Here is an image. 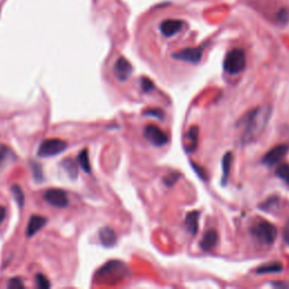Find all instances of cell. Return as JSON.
<instances>
[{
	"mask_svg": "<svg viewBox=\"0 0 289 289\" xmlns=\"http://www.w3.org/2000/svg\"><path fill=\"white\" fill-rule=\"evenodd\" d=\"M271 117V108L268 105L258 107L244 115L238 121V126L242 128L240 143L249 144L261 136Z\"/></svg>",
	"mask_w": 289,
	"mask_h": 289,
	"instance_id": "6da1fadb",
	"label": "cell"
},
{
	"mask_svg": "<svg viewBox=\"0 0 289 289\" xmlns=\"http://www.w3.org/2000/svg\"><path fill=\"white\" fill-rule=\"evenodd\" d=\"M247 67V55L243 49L229 51L224 60V69L229 75H238Z\"/></svg>",
	"mask_w": 289,
	"mask_h": 289,
	"instance_id": "7a4b0ae2",
	"label": "cell"
},
{
	"mask_svg": "<svg viewBox=\"0 0 289 289\" xmlns=\"http://www.w3.org/2000/svg\"><path fill=\"white\" fill-rule=\"evenodd\" d=\"M251 233L260 243L264 245H270L277 237V229L269 221H259L253 226Z\"/></svg>",
	"mask_w": 289,
	"mask_h": 289,
	"instance_id": "3957f363",
	"label": "cell"
},
{
	"mask_svg": "<svg viewBox=\"0 0 289 289\" xmlns=\"http://www.w3.org/2000/svg\"><path fill=\"white\" fill-rule=\"evenodd\" d=\"M67 148V142L60 139H47L38 148V155L41 157H51L60 154Z\"/></svg>",
	"mask_w": 289,
	"mask_h": 289,
	"instance_id": "277c9868",
	"label": "cell"
},
{
	"mask_svg": "<svg viewBox=\"0 0 289 289\" xmlns=\"http://www.w3.org/2000/svg\"><path fill=\"white\" fill-rule=\"evenodd\" d=\"M143 136L149 142L156 147H163L168 142L167 134L161 128L154 126V124L144 128Z\"/></svg>",
	"mask_w": 289,
	"mask_h": 289,
	"instance_id": "5b68a950",
	"label": "cell"
},
{
	"mask_svg": "<svg viewBox=\"0 0 289 289\" xmlns=\"http://www.w3.org/2000/svg\"><path fill=\"white\" fill-rule=\"evenodd\" d=\"M289 152V146L288 144H278V146L273 147L270 149L266 155L262 158V163L264 165H267L269 167H272L277 164L280 163L283 157L287 155V153Z\"/></svg>",
	"mask_w": 289,
	"mask_h": 289,
	"instance_id": "8992f818",
	"label": "cell"
},
{
	"mask_svg": "<svg viewBox=\"0 0 289 289\" xmlns=\"http://www.w3.org/2000/svg\"><path fill=\"white\" fill-rule=\"evenodd\" d=\"M202 52H204V46L187 47V49H183L176 54H173L172 57L176 60L190 62V64H198L202 58Z\"/></svg>",
	"mask_w": 289,
	"mask_h": 289,
	"instance_id": "52a82bcc",
	"label": "cell"
},
{
	"mask_svg": "<svg viewBox=\"0 0 289 289\" xmlns=\"http://www.w3.org/2000/svg\"><path fill=\"white\" fill-rule=\"evenodd\" d=\"M44 199L51 206L57 207V208H65L68 206V197L61 189H49L44 194Z\"/></svg>",
	"mask_w": 289,
	"mask_h": 289,
	"instance_id": "ba28073f",
	"label": "cell"
},
{
	"mask_svg": "<svg viewBox=\"0 0 289 289\" xmlns=\"http://www.w3.org/2000/svg\"><path fill=\"white\" fill-rule=\"evenodd\" d=\"M183 26H184V22L180 21V19H166L161 23L160 31L164 36L172 37L179 33Z\"/></svg>",
	"mask_w": 289,
	"mask_h": 289,
	"instance_id": "9c48e42d",
	"label": "cell"
},
{
	"mask_svg": "<svg viewBox=\"0 0 289 289\" xmlns=\"http://www.w3.org/2000/svg\"><path fill=\"white\" fill-rule=\"evenodd\" d=\"M132 74V66L126 58H119L114 65V75L120 81H126Z\"/></svg>",
	"mask_w": 289,
	"mask_h": 289,
	"instance_id": "30bf717a",
	"label": "cell"
},
{
	"mask_svg": "<svg viewBox=\"0 0 289 289\" xmlns=\"http://www.w3.org/2000/svg\"><path fill=\"white\" fill-rule=\"evenodd\" d=\"M127 272V269L124 264L120 261H111L105 264V266L99 271V274L102 277H109L112 274H118V276H123V273Z\"/></svg>",
	"mask_w": 289,
	"mask_h": 289,
	"instance_id": "8fae6325",
	"label": "cell"
},
{
	"mask_svg": "<svg viewBox=\"0 0 289 289\" xmlns=\"http://www.w3.org/2000/svg\"><path fill=\"white\" fill-rule=\"evenodd\" d=\"M218 243V233L215 229H209L205 233L200 242V247L206 252H209L216 248Z\"/></svg>",
	"mask_w": 289,
	"mask_h": 289,
	"instance_id": "7c38bea8",
	"label": "cell"
},
{
	"mask_svg": "<svg viewBox=\"0 0 289 289\" xmlns=\"http://www.w3.org/2000/svg\"><path fill=\"white\" fill-rule=\"evenodd\" d=\"M99 237L101 243L105 248H112L117 243V234L111 227H103L100 229Z\"/></svg>",
	"mask_w": 289,
	"mask_h": 289,
	"instance_id": "4fadbf2b",
	"label": "cell"
},
{
	"mask_svg": "<svg viewBox=\"0 0 289 289\" xmlns=\"http://www.w3.org/2000/svg\"><path fill=\"white\" fill-rule=\"evenodd\" d=\"M46 224V218L42 216H32L30 221H28L27 225V230L26 235L32 237L33 235H35L38 230H40L43 226Z\"/></svg>",
	"mask_w": 289,
	"mask_h": 289,
	"instance_id": "5bb4252c",
	"label": "cell"
},
{
	"mask_svg": "<svg viewBox=\"0 0 289 289\" xmlns=\"http://www.w3.org/2000/svg\"><path fill=\"white\" fill-rule=\"evenodd\" d=\"M199 216H200L199 211H191V213L186 215L185 225H186L187 230H189L192 235H196L197 233H198Z\"/></svg>",
	"mask_w": 289,
	"mask_h": 289,
	"instance_id": "9a60e30c",
	"label": "cell"
},
{
	"mask_svg": "<svg viewBox=\"0 0 289 289\" xmlns=\"http://www.w3.org/2000/svg\"><path fill=\"white\" fill-rule=\"evenodd\" d=\"M198 136H199V129L198 127H192L186 133V139L189 140V144H186V152L192 153L196 151L197 144H198Z\"/></svg>",
	"mask_w": 289,
	"mask_h": 289,
	"instance_id": "2e32d148",
	"label": "cell"
},
{
	"mask_svg": "<svg viewBox=\"0 0 289 289\" xmlns=\"http://www.w3.org/2000/svg\"><path fill=\"white\" fill-rule=\"evenodd\" d=\"M232 162H233V154L226 153L223 157V160H221V165H223V177H221V182H223L224 185L228 180L230 167H232Z\"/></svg>",
	"mask_w": 289,
	"mask_h": 289,
	"instance_id": "e0dca14e",
	"label": "cell"
},
{
	"mask_svg": "<svg viewBox=\"0 0 289 289\" xmlns=\"http://www.w3.org/2000/svg\"><path fill=\"white\" fill-rule=\"evenodd\" d=\"M283 270V266L279 262H272L270 264H266L257 269V273L264 274V273H279Z\"/></svg>",
	"mask_w": 289,
	"mask_h": 289,
	"instance_id": "ac0fdd59",
	"label": "cell"
},
{
	"mask_svg": "<svg viewBox=\"0 0 289 289\" xmlns=\"http://www.w3.org/2000/svg\"><path fill=\"white\" fill-rule=\"evenodd\" d=\"M276 175L289 185V164H280L276 170Z\"/></svg>",
	"mask_w": 289,
	"mask_h": 289,
	"instance_id": "d6986e66",
	"label": "cell"
},
{
	"mask_svg": "<svg viewBox=\"0 0 289 289\" xmlns=\"http://www.w3.org/2000/svg\"><path fill=\"white\" fill-rule=\"evenodd\" d=\"M78 162L80 164V166L86 173H90V163L88 160V154L86 149H84L83 152H80L78 156Z\"/></svg>",
	"mask_w": 289,
	"mask_h": 289,
	"instance_id": "ffe728a7",
	"label": "cell"
},
{
	"mask_svg": "<svg viewBox=\"0 0 289 289\" xmlns=\"http://www.w3.org/2000/svg\"><path fill=\"white\" fill-rule=\"evenodd\" d=\"M11 156H13V154L9 151V148L4 146V144H0V166H3L5 163L9 161Z\"/></svg>",
	"mask_w": 289,
	"mask_h": 289,
	"instance_id": "44dd1931",
	"label": "cell"
},
{
	"mask_svg": "<svg viewBox=\"0 0 289 289\" xmlns=\"http://www.w3.org/2000/svg\"><path fill=\"white\" fill-rule=\"evenodd\" d=\"M62 166L66 168V171L69 173L70 177H76L77 176V167H76V164L70 161V160H66L64 163H62Z\"/></svg>",
	"mask_w": 289,
	"mask_h": 289,
	"instance_id": "7402d4cb",
	"label": "cell"
},
{
	"mask_svg": "<svg viewBox=\"0 0 289 289\" xmlns=\"http://www.w3.org/2000/svg\"><path fill=\"white\" fill-rule=\"evenodd\" d=\"M12 190H13L14 196H15L16 201L18 202V205L22 207L24 205V195H23L22 189L18 185H13Z\"/></svg>",
	"mask_w": 289,
	"mask_h": 289,
	"instance_id": "603a6c76",
	"label": "cell"
},
{
	"mask_svg": "<svg viewBox=\"0 0 289 289\" xmlns=\"http://www.w3.org/2000/svg\"><path fill=\"white\" fill-rule=\"evenodd\" d=\"M155 88V85L153 84V81L151 79L146 78V77H142L141 78V89L143 93H149Z\"/></svg>",
	"mask_w": 289,
	"mask_h": 289,
	"instance_id": "cb8c5ba5",
	"label": "cell"
},
{
	"mask_svg": "<svg viewBox=\"0 0 289 289\" xmlns=\"http://www.w3.org/2000/svg\"><path fill=\"white\" fill-rule=\"evenodd\" d=\"M144 115H149V117H154L160 120H164V118H165V113H164L161 109L147 110L146 112H144Z\"/></svg>",
	"mask_w": 289,
	"mask_h": 289,
	"instance_id": "d4e9b609",
	"label": "cell"
},
{
	"mask_svg": "<svg viewBox=\"0 0 289 289\" xmlns=\"http://www.w3.org/2000/svg\"><path fill=\"white\" fill-rule=\"evenodd\" d=\"M36 282H37V287L38 288L45 289V288L50 287L49 280H47V279L44 276H42V274H37V276H36Z\"/></svg>",
	"mask_w": 289,
	"mask_h": 289,
	"instance_id": "484cf974",
	"label": "cell"
},
{
	"mask_svg": "<svg viewBox=\"0 0 289 289\" xmlns=\"http://www.w3.org/2000/svg\"><path fill=\"white\" fill-rule=\"evenodd\" d=\"M8 287L9 288H24V283L19 278H13L9 280Z\"/></svg>",
	"mask_w": 289,
	"mask_h": 289,
	"instance_id": "4316f807",
	"label": "cell"
},
{
	"mask_svg": "<svg viewBox=\"0 0 289 289\" xmlns=\"http://www.w3.org/2000/svg\"><path fill=\"white\" fill-rule=\"evenodd\" d=\"M33 171H34V176L37 181H41L42 180V167L38 165V164H33Z\"/></svg>",
	"mask_w": 289,
	"mask_h": 289,
	"instance_id": "83f0119b",
	"label": "cell"
},
{
	"mask_svg": "<svg viewBox=\"0 0 289 289\" xmlns=\"http://www.w3.org/2000/svg\"><path fill=\"white\" fill-rule=\"evenodd\" d=\"M278 19H279V22H281L282 24L287 23L289 21V12L286 11V9H282V11L279 13Z\"/></svg>",
	"mask_w": 289,
	"mask_h": 289,
	"instance_id": "f1b7e54d",
	"label": "cell"
},
{
	"mask_svg": "<svg viewBox=\"0 0 289 289\" xmlns=\"http://www.w3.org/2000/svg\"><path fill=\"white\" fill-rule=\"evenodd\" d=\"M283 240L289 245V223L287 224L285 229H283Z\"/></svg>",
	"mask_w": 289,
	"mask_h": 289,
	"instance_id": "f546056e",
	"label": "cell"
},
{
	"mask_svg": "<svg viewBox=\"0 0 289 289\" xmlns=\"http://www.w3.org/2000/svg\"><path fill=\"white\" fill-rule=\"evenodd\" d=\"M6 215H7L6 209H5L4 207H0V225L3 224V221L6 218Z\"/></svg>",
	"mask_w": 289,
	"mask_h": 289,
	"instance_id": "4dcf8cb0",
	"label": "cell"
}]
</instances>
